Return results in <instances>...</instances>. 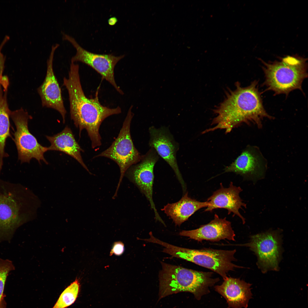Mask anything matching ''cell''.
Segmentation results:
<instances>
[{
    "label": "cell",
    "instance_id": "obj_3",
    "mask_svg": "<svg viewBox=\"0 0 308 308\" xmlns=\"http://www.w3.org/2000/svg\"><path fill=\"white\" fill-rule=\"evenodd\" d=\"M41 204L28 187L0 179V242L10 241L19 227L36 218Z\"/></svg>",
    "mask_w": 308,
    "mask_h": 308
},
{
    "label": "cell",
    "instance_id": "obj_18",
    "mask_svg": "<svg viewBox=\"0 0 308 308\" xmlns=\"http://www.w3.org/2000/svg\"><path fill=\"white\" fill-rule=\"evenodd\" d=\"M208 205L207 201L201 202L191 198L187 192L179 201L168 203L161 210L172 219L176 226H179L196 212Z\"/></svg>",
    "mask_w": 308,
    "mask_h": 308
},
{
    "label": "cell",
    "instance_id": "obj_25",
    "mask_svg": "<svg viewBox=\"0 0 308 308\" xmlns=\"http://www.w3.org/2000/svg\"><path fill=\"white\" fill-rule=\"evenodd\" d=\"M117 19L115 17H112L110 18L108 21V23L110 25H114L117 21Z\"/></svg>",
    "mask_w": 308,
    "mask_h": 308
},
{
    "label": "cell",
    "instance_id": "obj_12",
    "mask_svg": "<svg viewBox=\"0 0 308 308\" xmlns=\"http://www.w3.org/2000/svg\"><path fill=\"white\" fill-rule=\"evenodd\" d=\"M150 139L149 144L170 165L181 184L184 193L187 187L179 170L176 159L179 145L168 128L163 127L157 128L153 126L149 129Z\"/></svg>",
    "mask_w": 308,
    "mask_h": 308
},
{
    "label": "cell",
    "instance_id": "obj_5",
    "mask_svg": "<svg viewBox=\"0 0 308 308\" xmlns=\"http://www.w3.org/2000/svg\"><path fill=\"white\" fill-rule=\"evenodd\" d=\"M262 62L267 90L287 96L295 89L302 92V83L307 77L305 59L287 56L271 63Z\"/></svg>",
    "mask_w": 308,
    "mask_h": 308
},
{
    "label": "cell",
    "instance_id": "obj_20",
    "mask_svg": "<svg viewBox=\"0 0 308 308\" xmlns=\"http://www.w3.org/2000/svg\"><path fill=\"white\" fill-rule=\"evenodd\" d=\"M8 88H5L0 82V173L3 165V159L8 155L5 152L7 139L11 137L10 133L11 110L7 100Z\"/></svg>",
    "mask_w": 308,
    "mask_h": 308
},
{
    "label": "cell",
    "instance_id": "obj_11",
    "mask_svg": "<svg viewBox=\"0 0 308 308\" xmlns=\"http://www.w3.org/2000/svg\"><path fill=\"white\" fill-rule=\"evenodd\" d=\"M62 38L69 41L75 48L76 54L71 58V62H80L94 69L103 79L109 82L121 94L123 92L116 83L114 73L115 67L125 56H115L112 54H100L90 52L82 47L72 37L63 33Z\"/></svg>",
    "mask_w": 308,
    "mask_h": 308
},
{
    "label": "cell",
    "instance_id": "obj_10",
    "mask_svg": "<svg viewBox=\"0 0 308 308\" xmlns=\"http://www.w3.org/2000/svg\"><path fill=\"white\" fill-rule=\"evenodd\" d=\"M159 157L155 150L151 148L145 155H141L139 163L132 165L127 170L124 176L145 196L154 211L155 219L165 225L157 211L153 198L154 168Z\"/></svg>",
    "mask_w": 308,
    "mask_h": 308
},
{
    "label": "cell",
    "instance_id": "obj_22",
    "mask_svg": "<svg viewBox=\"0 0 308 308\" xmlns=\"http://www.w3.org/2000/svg\"><path fill=\"white\" fill-rule=\"evenodd\" d=\"M15 269L11 261L0 258V301L3 298V293L7 276L11 271Z\"/></svg>",
    "mask_w": 308,
    "mask_h": 308
},
{
    "label": "cell",
    "instance_id": "obj_19",
    "mask_svg": "<svg viewBox=\"0 0 308 308\" xmlns=\"http://www.w3.org/2000/svg\"><path fill=\"white\" fill-rule=\"evenodd\" d=\"M46 137L51 144L48 147V151H60L70 155L91 173L81 155V152L84 150L76 141L72 130L68 125L60 132L52 136L46 135Z\"/></svg>",
    "mask_w": 308,
    "mask_h": 308
},
{
    "label": "cell",
    "instance_id": "obj_13",
    "mask_svg": "<svg viewBox=\"0 0 308 308\" xmlns=\"http://www.w3.org/2000/svg\"><path fill=\"white\" fill-rule=\"evenodd\" d=\"M59 46L58 44L53 45L47 61V70L44 80L37 89L43 107L55 110L61 114L64 123L65 122L66 111L62 98L61 89L55 75L53 69V60L56 50Z\"/></svg>",
    "mask_w": 308,
    "mask_h": 308
},
{
    "label": "cell",
    "instance_id": "obj_1",
    "mask_svg": "<svg viewBox=\"0 0 308 308\" xmlns=\"http://www.w3.org/2000/svg\"><path fill=\"white\" fill-rule=\"evenodd\" d=\"M258 84L255 80L244 87L237 82L235 89L228 91L224 100L214 109L216 116L212 127L202 133L224 129L226 134L244 123L253 124L260 128L264 119H273L264 107Z\"/></svg>",
    "mask_w": 308,
    "mask_h": 308
},
{
    "label": "cell",
    "instance_id": "obj_14",
    "mask_svg": "<svg viewBox=\"0 0 308 308\" xmlns=\"http://www.w3.org/2000/svg\"><path fill=\"white\" fill-rule=\"evenodd\" d=\"M267 165V160L258 147L250 146L226 167L224 172H233L256 180L264 176Z\"/></svg>",
    "mask_w": 308,
    "mask_h": 308
},
{
    "label": "cell",
    "instance_id": "obj_7",
    "mask_svg": "<svg viewBox=\"0 0 308 308\" xmlns=\"http://www.w3.org/2000/svg\"><path fill=\"white\" fill-rule=\"evenodd\" d=\"M130 107L119 133L111 145L94 157H103L114 161L119 167L120 175L114 196L116 197L125 174L131 166L139 163L141 155L134 146L130 134V125L134 114Z\"/></svg>",
    "mask_w": 308,
    "mask_h": 308
},
{
    "label": "cell",
    "instance_id": "obj_23",
    "mask_svg": "<svg viewBox=\"0 0 308 308\" xmlns=\"http://www.w3.org/2000/svg\"><path fill=\"white\" fill-rule=\"evenodd\" d=\"M124 250L123 244L120 242H116L113 244L110 254L111 255L114 254L117 256H120L123 253Z\"/></svg>",
    "mask_w": 308,
    "mask_h": 308
},
{
    "label": "cell",
    "instance_id": "obj_9",
    "mask_svg": "<svg viewBox=\"0 0 308 308\" xmlns=\"http://www.w3.org/2000/svg\"><path fill=\"white\" fill-rule=\"evenodd\" d=\"M10 117L16 127L14 141L18 151V159L22 163H29L32 159L35 158L40 163L42 161L48 164L44 154L48 151V147L39 143L29 130L28 121L29 119H32V116L21 108L11 111Z\"/></svg>",
    "mask_w": 308,
    "mask_h": 308
},
{
    "label": "cell",
    "instance_id": "obj_8",
    "mask_svg": "<svg viewBox=\"0 0 308 308\" xmlns=\"http://www.w3.org/2000/svg\"><path fill=\"white\" fill-rule=\"evenodd\" d=\"M279 231L268 230L251 236L248 242L235 246L249 247L257 258V265L263 273L278 271L282 249Z\"/></svg>",
    "mask_w": 308,
    "mask_h": 308
},
{
    "label": "cell",
    "instance_id": "obj_16",
    "mask_svg": "<svg viewBox=\"0 0 308 308\" xmlns=\"http://www.w3.org/2000/svg\"><path fill=\"white\" fill-rule=\"evenodd\" d=\"M220 186V188L207 199L209 205L205 211L211 212L218 208L226 209L228 211V214L233 213L234 216L236 215L240 217L244 224L245 219L239 211L240 209H242V207H246V204L243 202L239 196L242 189L240 187L234 186L232 182L227 188H224L221 183Z\"/></svg>",
    "mask_w": 308,
    "mask_h": 308
},
{
    "label": "cell",
    "instance_id": "obj_21",
    "mask_svg": "<svg viewBox=\"0 0 308 308\" xmlns=\"http://www.w3.org/2000/svg\"><path fill=\"white\" fill-rule=\"evenodd\" d=\"M80 287L79 280L76 279L63 291L52 308H65L74 303Z\"/></svg>",
    "mask_w": 308,
    "mask_h": 308
},
{
    "label": "cell",
    "instance_id": "obj_6",
    "mask_svg": "<svg viewBox=\"0 0 308 308\" xmlns=\"http://www.w3.org/2000/svg\"><path fill=\"white\" fill-rule=\"evenodd\" d=\"M157 244L164 247L163 252L208 269L220 275L224 280L228 277L229 271L236 268H244L233 262L237 261L234 256L235 249H191L175 246L160 240Z\"/></svg>",
    "mask_w": 308,
    "mask_h": 308
},
{
    "label": "cell",
    "instance_id": "obj_15",
    "mask_svg": "<svg viewBox=\"0 0 308 308\" xmlns=\"http://www.w3.org/2000/svg\"><path fill=\"white\" fill-rule=\"evenodd\" d=\"M179 234L200 242L203 240L217 242L226 239L235 241V234L231 222L226 217L220 218L216 214L213 219L208 224L195 229L182 230Z\"/></svg>",
    "mask_w": 308,
    "mask_h": 308
},
{
    "label": "cell",
    "instance_id": "obj_2",
    "mask_svg": "<svg viewBox=\"0 0 308 308\" xmlns=\"http://www.w3.org/2000/svg\"><path fill=\"white\" fill-rule=\"evenodd\" d=\"M63 85L68 92L71 118L79 129L80 137L85 129L91 140L92 148L100 146V125L107 117L120 113L121 108L118 106L110 108L102 105L98 93L94 98L86 97L81 85L79 65L75 63L71 62L68 77L63 78Z\"/></svg>",
    "mask_w": 308,
    "mask_h": 308
},
{
    "label": "cell",
    "instance_id": "obj_17",
    "mask_svg": "<svg viewBox=\"0 0 308 308\" xmlns=\"http://www.w3.org/2000/svg\"><path fill=\"white\" fill-rule=\"evenodd\" d=\"M220 285L214 286L215 290L226 300L228 307L247 308L252 296L251 284L240 278L227 277Z\"/></svg>",
    "mask_w": 308,
    "mask_h": 308
},
{
    "label": "cell",
    "instance_id": "obj_24",
    "mask_svg": "<svg viewBox=\"0 0 308 308\" xmlns=\"http://www.w3.org/2000/svg\"><path fill=\"white\" fill-rule=\"evenodd\" d=\"M1 47H0V52ZM4 57L3 54L0 55V82H2L4 81L7 78V76L3 75L4 67L5 62Z\"/></svg>",
    "mask_w": 308,
    "mask_h": 308
},
{
    "label": "cell",
    "instance_id": "obj_4",
    "mask_svg": "<svg viewBox=\"0 0 308 308\" xmlns=\"http://www.w3.org/2000/svg\"><path fill=\"white\" fill-rule=\"evenodd\" d=\"M159 274V301L180 292L190 293L197 300L210 292L209 288L219 281L212 272L199 271L161 262Z\"/></svg>",
    "mask_w": 308,
    "mask_h": 308
},
{
    "label": "cell",
    "instance_id": "obj_26",
    "mask_svg": "<svg viewBox=\"0 0 308 308\" xmlns=\"http://www.w3.org/2000/svg\"><path fill=\"white\" fill-rule=\"evenodd\" d=\"M6 304L3 298L0 301V308H6Z\"/></svg>",
    "mask_w": 308,
    "mask_h": 308
}]
</instances>
